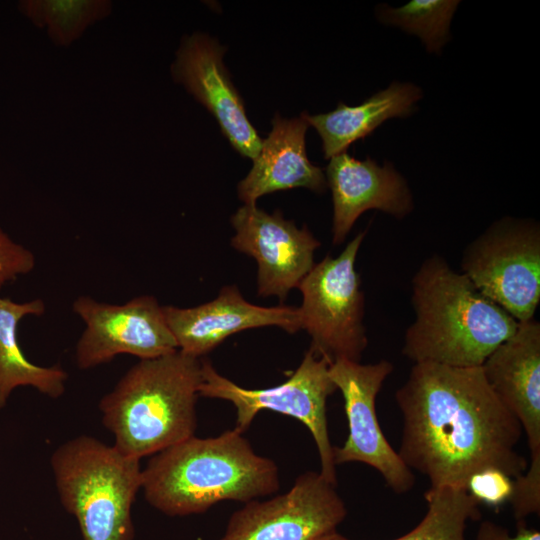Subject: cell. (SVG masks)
<instances>
[{
	"instance_id": "obj_9",
	"label": "cell",
	"mask_w": 540,
	"mask_h": 540,
	"mask_svg": "<svg viewBox=\"0 0 540 540\" xmlns=\"http://www.w3.org/2000/svg\"><path fill=\"white\" fill-rule=\"evenodd\" d=\"M394 365L387 360L361 364L337 359L329 366V376L340 390L348 421V436L340 447H333L337 465L360 462L376 469L387 486L397 494L415 484L412 470L387 441L378 421L376 398Z\"/></svg>"
},
{
	"instance_id": "obj_16",
	"label": "cell",
	"mask_w": 540,
	"mask_h": 540,
	"mask_svg": "<svg viewBox=\"0 0 540 540\" xmlns=\"http://www.w3.org/2000/svg\"><path fill=\"white\" fill-rule=\"evenodd\" d=\"M504 406L519 421L527 437L530 457L540 454V323L519 322L481 366Z\"/></svg>"
},
{
	"instance_id": "obj_17",
	"label": "cell",
	"mask_w": 540,
	"mask_h": 540,
	"mask_svg": "<svg viewBox=\"0 0 540 540\" xmlns=\"http://www.w3.org/2000/svg\"><path fill=\"white\" fill-rule=\"evenodd\" d=\"M308 126L303 113L290 119L279 114L273 117L271 132L262 140L248 175L237 186L238 197L245 205H256L261 196L297 187L316 193L326 190L323 170L307 157Z\"/></svg>"
},
{
	"instance_id": "obj_25",
	"label": "cell",
	"mask_w": 540,
	"mask_h": 540,
	"mask_svg": "<svg viewBox=\"0 0 540 540\" xmlns=\"http://www.w3.org/2000/svg\"><path fill=\"white\" fill-rule=\"evenodd\" d=\"M35 264L33 252L0 227V291L7 283L33 271Z\"/></svg>"
},
{
	"instance_id": "obj_7",
	"label": "cell",
	"mask_w": 540,
	"mask_h": 540,
	"mask_svg": "<svg viewBox=\"0 0 540 540\" xmlns=\"http://www.w3.org/2000/svg\"><path fill=\"white\" fill-rule=\"evenodd\" d=\"M367 230L359 232L336 258L327 255L314 264L298 288L301 329L311 337L310 348L330 363L360 362L368 345L364 293L355 261Z\"/></svg>"
},
{
	"instance_id": "obj_5",
	"label": "cell",
	"mask_w": 540,
	"mask_h": 540,
	"mask_svg": "<svg viewBox=\"0 0 540 540\" xmlns=\"http://www.w3.org/2000/svg\"><path fill=\"white\" fill-rule=\"evenodd\" d=\"M50 465L60 502L76 518L83 540H134L140 459L81 435L57 447Z\"/></svg>"
},
{
	"instance_id": "obj_10",
	"label": "cell",
	"mask_w": 540,
	"mask_h": 540,
	"mask_svg": "<svg viewBox=\"0 0 540 540\" xmlns=\"http://www.w3.org/2000/svg\"><path fill=\"white\" fill-rule=\"evenodd\" d=\"M72 309L85 324L75 348V361L82 370L110 362L119 354L143 360L178 350L163 306L153 296H138L116 305L82 295Z\"/></svg>"
},
{
	"instance_id": "obj_14",
	"label": "cell",
	"mask_w": 540,
	"mask_h": 540,
	"mask_svg": "<svg viewBox=\"0 0 540 540\" xmlns=\"http://www.w3.org/2000/svg\"><path fill=\"white\" fill-rule=\"evenodd\" d=\"M178 350L200 358L240 331L277 326L288 333L301 329L298 308L262 307L249 303L236 286H225L218 297L192 308L163 306Z\"/></svg>"
},
{
	"instance_id": "obj_12",
	"label": "cell",
	"mask_w": 540,
	"mask_h": 540,
	"mask_svg": "<svg viewBox=\"0 0 540 540\" xmlns=\"http://www.w3.org/2000/svg\"><path fill=\"white\" fill-rule=\"evenodd\" d=\"M231 245L258 263V295L277 296L281 303L314 266L321 243L304 226L298 228L281 211L272 214L256 205H243L231 217Z\"/></svg>"
},
{
	"instance_id": "obj_8",
	"label": "cell",
	"mask_w": 540,
	"mask_h": 540,
	"mask_svg": "<svg viewBox=\"0 0 540 540\" xmlns=\"http://www.w3.org/2000/svg\"><path fill=\"white\" fill-rule=\"evenodd\" d=\"M462 273L518 323L534 318L540 302V226L503 217L469 243Z\"/></svg>"
},
{
	"instance_id": "obj_23",
	"label": "cell",
	"mask_w": 540,
	"mask_h": 540,
	"mask_svg": "<svg viewBox=\"0 0 540 540\" xmlns=\"http://www.w3.org/2000/svg\"><path fill=\"white\" fill-rule=\"evenodd\" d=\"M516 521L540 512V454L530 457L524 473L513 478V488L508 500Z\"/></svg>"
},
{
	"instance_id": "obj_19",
	"label": "cell",
	"mask_w": 540,
	"mask_h": 540,
	"mask_svg": "<svg viewBox=\"0 0 540 540\" xmlns=\"http://www.w3.org/2000/svg\"><path fill=\"white\" fill-rule=\"evenodd\" d=\"M45 302L36 298L15 302L0 296V409L18 387L30 386L50 398L65 392L67 372L60 365L39 366L23 353L18 340V326L26 316H42Z\"/></svg>"
},
{
	"instance_id": "obj_11",
	"label": "cell",
	"mask_w": 540,
	"mask_h": 540,
	"mask_svg": "<svg viewBox=\"0 0 540 540\" xmlns=\"http://www.w3.org/2000/svg\"><path fill=\"white\" fill-rule=\"evenodd\" d=\"M346 505L320 472L298 476L284 494L245 503L229 518L219 540H316L336 531Z\"/></svg>"
},
{
	"instance_id": "obj_26",
	"label": "cell",
	"mask_w": 540,
	"mask_h": 540,
	"mask_svg": "<svg viewBox=\"0 0 540 540\" xmlns=\"http://www.w3.org/2000/svg\"><path fill=\"white\" fill-rule=\"evenodd\" d=\"M475 540H540V532L527 527L524 520H521L517 521L516 534L511 536L505 527L484 520L478 527Z\"/></svg>"
},
{
	"instance_id": "obj_3",
	"label": "cell",
	"mask_w": 540,
	"mask_h": 540,
	"mask_svg": "<svg viewBox=\"0 0 540 540\" xmlns=\"http://www.w3.org/2000/svg\"><path fill=\"white\" fill-rule=\"evenodd\" d=\"M279 487L276 463L258 455L235 428L185 439L152 455L142 469L146 501L168 516L203 513L224 500L247 503Z\"/></svg>"
},
{
	"instance_id": "obj_4",
	"label": "cell",
	"mask_w": 540,
	"mask_h": 540,
	"mask_svg": "<svg viewBox=\"0 0 540 540\" xmlns=\"http://www.w3.org/2000/svg\"><path fill=\"white\" fill-rule=\"evenodd\" d=\"M202 360L177 350L133 365L99 402L123 454L141 459L194 436Z\"/></svg>"
},
{
	"instance_id": "obj_6",
	"label": "cell",
	"mask_w": 540,
	"mask_h": 540,
	"mask_svg": "<svg viewBox=\"0 0 540 540\" xmlns=\"http://www.w3.org/2000/svg\"><path fill=\"white\" fill-rule=\"evenodd\" d=\"M330 364L309 348L298 368L282 384L265 389H247L220 375L211 362L204 359L199 396L231 402L236 409L235 429L241 433L248 429L261 410L296 418L313 436L321 464L320 474L337 485L326 415L327 399L337 390L329 376Z\"/></svg>"
},
{
	"instance_id": "obj_20",
	"label": "cell",
	"mask_w": 540,
	"mask_h": 540,
	"mask_svg": "<svg viewBox=\"0 0 540 540\" xmlns=\"http://www.w3.org/2000/svg\"><path fill=\"white\" fill-rule=\"evenodd\" d=\"M428 509L410 532L394 540H466L468 520L478 519L479 503L465 489H428L424 494ZM316 540H349L336 531Z\"/></svg>"
},
{
	"instance_id": "obj_2",
	"label": "cell",
	"mask_w": 540,
	"mask_h": 540,
	"mask_svg": "<svg viewBox=\"0 0 540 540\" xmlns=\"http://www.w3.org/2000/svg\"><path fill=\"white\" fill-rule=\"evenodd\" d=\"M414 322L402 354L414 363L480 367L512 336L518 322L440 255L425 259L412 279Z\"/></svg>"
},
{
	"instance_id": "obj_24",
	"label": "cell",
	"mask_w": 540,
	"mask_h": 540,
	"mask_svg": "<svg viewBox=\"0 0 540 540\" xmlns=\"http://www.w3.org/2000/svg\"><path fill=\"white\" fill-rule=\"evenodd\" d=\"M513 488V478L496 468H486L471 475L467 492L478 502L498 506L508 501Z\"/></svg>"
},
{
	"instance_id": "obj_13",
	"label": "cell",
	"mask_w": 540,
	"mask_h": 540,
	"mask_svg": "<svg viewBox=\"0 0 540 540\" xmlns=\"http://www.w3.org/2000/svg\"><path fill=\"white\" fill-rule=\"evenodd\" d=\"M224 53L225 48L207 34L184 36L171 74L214 116L232 147L253 160L263 139L246 115L243 100L224 65Z\"/></svg>"
},
{
	"instance_id": "obj_22",
	"label": "cell",
	"mask_w": 540,
	"mask_h": 540,
	"mask_svg": "<svg viewBox=\"0 0 540 540\" xmlns=\"http://www.w3.org/2000/svg\"><path fill=\"white\" fill-rule=\"evenodd\" d=\"M460 1L412 0L401 7L381 4L376 8L377 19L416 35L428 53L440 54L450 40V24Z\"/></svg>"
},
{
	"instance_id": "obj_21",
	"label": "cell",
	"mask_w": 540,
	"mask_h": 540,
	"mask_svg": "<svg viewBox=\"0 0 540 540\" xmlns=\"http://www.w3.org/2000/svg\"><path fill=\"white\" fill-rule=\"evenodd\" d=\"M20 12L38 28H44L53 44L67 47L94 23L106 18L112 3L106 0H26Z\"/></svg>"
},
{
	"instance_id": "obj_1",
	"label": "cell",
	"mask_w": 540,
	"mask_h": 540,
	"mask_svg": "<svg viewBox=\"0 0 540 540\" xmlns=\"http://www.w3.org/2000/svg\"><path fill=\"white\" fill-rule=\"evenodd\" d=\"M395 399L403 416L398 454L430 490L465 489L496 468L515 478L528 462L516 446L522 427L489 386L482 367L414 363Z\"/></svg>"
},
{
	"instance_id": "obj_15",
	"label": "cell",
	"mask_w": 540,
	"mask_h": 540,
	"mask_svg": "<svg viewBox=\"0 0 540 540\" xmlns=\"http://www.w3.org/2000/svg\"><path fill=\"white\" fill-rule=\"evenodd\" d=\"M327 187L332 193V242L341 244L365 211L376 209L398 220L414 208L406 179L391 162L379 165L371 157L358 160L347 152L329 159Z\"/></svg>"
},
{
	"instance_id": "obj_18",
	"label": "cell",
	"mask_w": 540,
	"mask_h": 540,
	"mask_svg": "<svg viewBox=\"0 0 540 540\" xmlns=\"http://www.w3.org/2000/svg\"><path fill=\"white\" fill-rule=\"evenodd\" d=\"M422 96L421 88L415 84L392 82L357 106L339 102L328 113L303 115L321 137L324 158L330 159L372 134L386 120L411 116Z\"/></svg>"
}]
</instances>
